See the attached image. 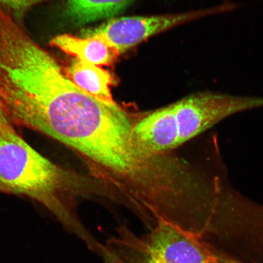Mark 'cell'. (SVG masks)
<instances>
[{"mask_svg":"<svg viewBox=\"0 0 263 263\" xmlns=\"http://www.w3.org/2000/svg\"><path fill=\"white\" fill-rule=\"evenodd\" d=\"M44 0H0V4L12 10L16 14L22 15L33 6Z\"/></svg>","mask_w":263,"mask_h":263,"instance_id":"cell-9","label":"cell"},{"mask_svg":"<svg viewBox=\"0 0 263 263\" xmlns=\"http://www.w3.org/2000/svg\"><path fill=\"white\" fill-rule=\"evenodd\" d=\"M92 180L51 162L29 146L12 126L0 130V186L37 200L96 252L101 244L79 221L67 199L95 193Z\"/></svg>","mask_w":263,"mask_h":263,"instance_id":"cell-1","label":"cell"},{"mask_svg":"<svg viewBox=\"0 0 263 263\" xmlns=\"http://www.w3.org/2000/svg\"><path fill=\"white\" fill-rule=\"evenodd\" d=\"M0 190H2V188H1V186H0Z\"/></svg>","mask_w":263,"mask_h":263,"instance_id":"cell-11","label":"cell"},{"mask_svg":"<svg viewBox=\"0 0 263 263\" xmlns=\"http://www.w3.org/2000/svg\"><path fill=\"white\" fill-rule=\"evenodd\" d=\"M135 0H67L65 14L74 25H84L111 17L130 6Z\"/></svg>","mask_w":263,"mask_h":263,"instance_id":"cell-8","label":"cell"},{"mask_svg":"<svg viewBox=\"0 0 263 263\" xmlns=\"http://www.w3.org/2000/svg\"><path fill=\"white\" fill-rule=\"evenodd\" d=\"M103 246L104 263H231L198 238L162 219L143 236L123 227Z\"/></svg>","mask_w":263,"mask_h":263,"instance_id":"cell-2","label":"cell"},{"mask_svg":"<svg viewBox=\"0 0 263 263\" xmlns=\"http://www.w3.org/2000/svg\"><path fill=\"white\" fill-rule=\"evenodd\" d=\"M49 45L73 57L79 61L97 66L113 64L121 52L97 36L78 37L61 34L52 38Z\"/></svg>","mask_w":263,"mask_h":263,"instance_id":"cell-6","label":"cell"},{"mask_svg":"<svg viewBox=\"0 0 263 263\" xmlns=\"http://www.w3.org/2000/svg\"><path fill=\"white\" fill-rule=\"evenodd\" d=\"M65 74L78 87L91 96L106 103H116L110 91L113 78L107 70L74 59L66 69Z\"/></svg>","mask_w":263,"mask_h":263,"instance_id":"cell-7","label":"cell"},{"mask_svg":"<svg viewBox=\"0 0 263 263\" xmlns=\"http://www.w3.org/2000/svg\"><path fill=\"white\" fill-rule=\"evenodd\" d=\"M236 8L237 6L233 3L224 2L213 7L180 14L113 18L87 30L83 37L97 36L103 39L121 53L166 29L206 16L232 11Z\"/></svg>","mask_w":263,"mask_h":263,"instance_id":"cell-4","label":"cell"},{"mask_svg":"<svg viewBox=\"0 0 263 263\" xmlns=\"http://www.w3.org/2000/svg\"><path fill=\"white\" fill-rule=\"evenodd\" d=\"M173 105L181 145L233 115L263 107V98L204 91Z\"/></svg>","mask_w":263,"mask_h":263,"instance_id":"cell-3","label":"cell"},{"mask_svg":"<svg viewBox=\"0 0 263 263\" xmlns=\"http://www.w3.org/2000/svg\"><path fill=\"white\" fill-rule=\"evenodd\" d=\"M139 142L154 154L169 153L180 146L174 105L160 108L134 123Z\"/></svg>","mask_w":263,"mask_h":263,"instance_id":"cell-5","label":"cell"},{"mask_svg":"<svg viewBox=\"0 0 263 263\" xmlns=\"http://www.w3.org/2000/svg\"><path fill=\"white\" fill-rule=\"evenodd\" d=\"M10 122L11 121H10L1 107H0V130L12 126Z\"/></svg>","mask_w":263,"mask_h":263,"instance_id":"cell-10","label":"cell"}]
</instances>
